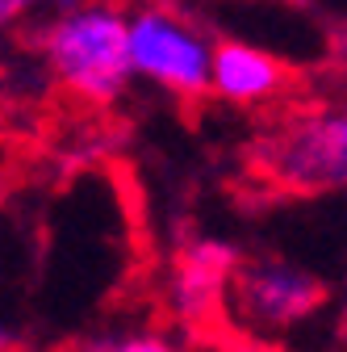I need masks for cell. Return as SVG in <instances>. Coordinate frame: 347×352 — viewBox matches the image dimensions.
I'll use <instances>...</instances> for the list:
<instances>
[{
	"label": "cell",
	"mask_w": 347,
	"mask_h": 352,
	"mask_svg": "<svg viewBox=\"0 0 347 352\" xmlns=\"http://www.w3.org/2000/svg\"><path fill=\"white\" fill-rule=\"evenodd\" d=\"M47 63L71 93L84 97L88 105L117 101L130 84L121 9L105 5V0L67 9L47 30Z\"/></svg>",
	"instance_id": "obj_1"
},
{
	"label": "cell",
	"mask_w": 347,
	"mask_h": 352,
	"mask_svg": "<svg viewBox=\"0 0 347 352\" xmlns=\"http://www.w3.org/2000/svg\"><path fill=\"white\" fill-rule=\"evenodd\" d=\"M125 55H130V76L159 84L171 97L209 93L213 42L176 9L143 5L134 17H125Z\"/></svg>",
	"instance_id": "obj_2"
},
{
	"label": "cell",
	"mask_w": 347,
	"mask_h": 352,
	"mask_svg": "<svg viewBox=\"0 0 347 352\" xmlns=\"http://www.w3.org/2000/svg\"><path fill=\"white\" fill-rule=\"evenodd\" d=\"M259 164L289 193L347 189V109L297 113L259 143Z\"/></svg>",
	"instance_id": "obj_3"
},
{
	"label": "cell",
	"mask_w": 347,
	"mask_h": 352,
	"mask_svg": "<svg viewBox=\"0 0 347 352\" xmlns=\"http://www.w3.org/2000/svg\"><path fill=\"white\" fill-rule=\"evenodd\" d=\"M226 298H235L239 315L247 323L280 331V327L310 319L326 302V285L289 260H251L235 269Z\"/></svg>",
	"instance_id": "obj_4"
},
{
	"label": "cell",
	"mask_w": 347,
	"mask_h": 352,
	"mask_svg": "<svg viewBox=\"0 0 347 352\" xmlns=\"http://www.w3.org/2000/svg\"><path fill=\"white\" fill-rule=\"evenodd\" d=\"M285 88V67L251 42H218L209 59V93L230 105H264Z\"/></svg>",
	"instance_id": "obj_5"
},
{
	"label": "cell",
	"mask_w": 347,
	"mask_h": 352,
	"mask_svg": "<svg viewBox=\"0 0 347 352\" xmlns=\"http://www.w3.org/2000/svg\"><path fill=\"white\" fill-rule=\"evenodd\" d=\"M239 269V256L226 248V243H193L180 252V264H176V306L184 319H209V311L226 298V285Z\"/></svg>",
	"instance_id": "obj_6"
},
{
	"label": "cell",
	"mask_w": 347,
	"mask_h": 352,
	"mask_svg": "<svg viewBox=\"0 0 347 352\" xmlns=\"http://www.w3.org/2000/svg\"><path fill=\"white\" fill-rule=\"evenodd\" d=\"M71 352H176L163 336L155 331H113V336H97V340H84Z\"/></svg>",
	"instance_id": "obj_7"
},
{
	"label": "cell",
	"mask_w": 347,
	"mask_h": 352,
	"mask_svg": "<svg viewBox=\"0 0 347 352\" xmlns=\"http://www.w3.org/2000/svg\"><path fill=\"white\" fill-rule=\"evenodd\" d=\"M25 9H29V0H0V25L13 21V17H21Z\"/></svg>",
	"instance_id": "obj_8"
},
{
	"label": "cell",
	"mask_w": 347,
	"mask_h": 352,
	"mask_svg": "<svg viewBox=\"0 0 347 352\" xmlns=\"http://www.w3.org/2000/svg\"><path fill=\"white\" fill-rule=\"evenodd\" d=\"M139 5H163V0H139Z\"/></svg>",
	"instance_id": "obj_9"
},
{
	"label": "cell",
	"mask_w": 347,
	"mask_h": 352,
	"mask_svg": "<svg viewBox=\"0 0 347 352\" xmlns=\"http://www.w3.org/2000/svg\"><path fill=\"white\" fill-rule=\"evenodd\" d=\"M343 327H347V306H343Z\"/></svg>",
	"instance_id": "obj_10"
}]
</instances>
